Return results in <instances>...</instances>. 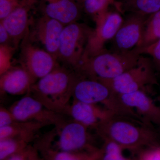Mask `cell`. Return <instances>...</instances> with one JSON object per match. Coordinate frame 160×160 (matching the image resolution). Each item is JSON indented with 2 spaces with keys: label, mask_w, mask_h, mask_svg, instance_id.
Returning <instances> with one entry per match:
<instances>
[{
  "label": "cell",
  "mask_w": 160,
  "mask_h": 160,
  "mask_svg": "<svg viewBox=\"0 0 160 160\" xmlns=\"http://www.w3.org/2000/svg\"><path fill=\"white\" fill-rule=\"evenodd\" d=\"M102 139L111 140L124 150L137 153L149 146L160 144V134L154 126L113 114L94 129Z\"/></svg>",
  "instance_id": "6da1fadb"
},
{
  "label": "cell",
  "mask_w": 160,
  "mask_h": 160,
  "mask_svg": "<svg viewBox=\"0 0 160 160\" xmlns=\"http://www.w3.org/2000/svg\"><path fill=\"white\" fill-rule=\"evenodd\" d=\"M80 77L58 66L35 83L29 92L49 110L67 114L69 99Z\"/></svg>",
  "instance_id": "7a4b0ae2"
},
{
  "label": "cell",
  "mask_w": 160,
  "mask_h": 160,
  "mask_svg": "<svg viewBox=\"0 0 160 160\" xmlns=\"http://www.w3.org/2000/svg\"><path fill=\"white\" fill-rule=\"evenodd\" d=\"M141 55L135 48L126 51L106 49L83 58L76 69L83 77L98 81L111 79L136 66Z\"/></svg>",
  "instance_id": "3957f363"
},
{
  "label": "cell",
  "mask_w": 160,
  "mask_h": 160,
  "mask_svg": "<svg viewBox=\"0 0 160 160\" xmlns=\"http://www.w3.org/2000/svg\"><path fill=\"white\" fill-rule=\"evenodd\" d=\"M156 72L151 58L141 55L136 66L114 78L99 81L114 94H127L139 90L145 91L147 86L158 85Z\"/></svg>",
  "instance_id": "277c9868"
},
{
  "label": "cell",
  "mask_w": 160,
  "mask_h": 160,
  "mask_svg": "<svg viewBox=\"0 0 160 160\" xmlns=\"http://www.w3.org/2000/svg\"><path fill=\"white\" fill-rule=\"evenodd\" d=\"M93 30L77 22L65 26L60 38L58 59L76 69L85 54Z\"/></svg>",
  "instance_id": "5b68a950"
},
{
  "label": "cell",
  "mask_w": 160,
  "mask_h": 160,
  "mask_svg": "<svg viewBox=\"0 0 160 160\" xmlns=\"http://www.w3.org/2000/svg\"><path fill=\"white\" fill-rule=\"evenodd\" d=\"M18 122H34L42 125L59 126L65 122L62 115L49 110L37 99L27 95L14 103L9 109Z\"/></svg>",
  "instance_id": "8992f818"
},
{
  "label": "cell",
  "mask_w": 160,
  "mask_h": 160,
  "mask_svg": "<svg viewBox=\"0 0 160 160\" xmlns=\"http://www.w3.org/2000/svg\"><path fill=\"white\" fill-rule=\"evenodd\" d=\"M93 20L96 27L89 37L82 59L97 54L106 49L105 44L113 39L124 18L117 10L110 11L109 9Z\"/></svg>",
  "instance_id": "52a82bcc"
},
{
  "label": "cell",
  "mask_w": 160,
  "mask_h": 160,
  "mask_svg": "<svg viewBox=\"0 0 160 160\" xmlns=\"http://www.w3.org/2000/svg\"><path fill=\"white\" fill-rule=\"evenodd\" d=\"M148 17L128 13L112 41L113 51H126L134 49L139 43Z\"/></svg>",
  "instance_id": "ba28073f"
},
{
  "label": "cell",
  "mask_w": 160,
  "mask_h": 160,
  "mask_svg": "<svg viewBox=\"0 0 160 160\" xmlns=\"http://www.w3.org/2000/svg\"><path fill=\"white\" fill-rule=\"evenodd\" d=\"M22 53L23 67L36 80L47 75L58 66L55 57L30 44L25 46Z\"/></svg>",
  "instance_id": "9c48e42d"
},
{
  "label": "cell",
  "mask_w": 160,
  "mask_h": 160,
  "mask_svg": "<svg viewBox=\"0 0 160 160\" xmlns=\"http://www.w3.org/2000/svg\"><path fill=\"white\" fill-rule=\"evenodd\" d=\"M118 95L123 104L133 109L146 124L160 127V106L156 105L146 92L139 90Z\"/></svg>",
  "instance_id": "30bf717a"
},
{
  "label": "cell",
  "mask_w": 160,
  "mask_h": 160,
  "mask_svg": "<svg viewBox=\"0 0 160 160\" xmlns=\"http://www.w3.org/2000/svg\"><path fill=\"white\" fill-rule=\"evenodd\" d=\"M58 135V144L62 151L71 152L84 149L89 145L90 135L88 127L73 120L64 122Z\"/></svg>",
  "instance_id": "8fae6325"
},
{
  "label": "cell",
  "mask_w": 160,
  "mask_h": 160,
  "mask_svg": "<svg viewBox=\"0 0 160 160\" xmlns=\"http://www.w3.org/2000/svg\"><path fill=\"white\" fill-rule=\"evenodd\" d=\"M111 94V90L102 82L80 76L75 84L72 97L74 100L82 102L103 104Z\"/></svg>",
  "instance_id": "7c38bea8"
},
{
  "label": "cell",
  "mask_w": 160,
  "mask_h": 160,
  "mask_svg": "<svg viewBox=\"0 0 160 160\" xmlns=\"http://www.w3.org/2000/svg\"><path fill=\"white\" fill-rule=\"evenodd\" d=\"M36 80L22 66L13 67L1 75L0 87L5 93L21 95L29 92Z\"/></svg>",
  "instance_id": "4fadbf2b"
},
{
  "label": "cell",
  "mask_w": 160,
  "mask_h": 160,
  "mask_svg": "<svg viewBox=\"0 0 160 160\" xmlns=\"http://www.w3.org/2000/svg\"><path fill=\"white\" fill-rule=\"evenodd\" d=\"M67 114L74 121L89 128H95L102 122L114 114L109 109L102 108L97 104H88L74 100L69 106Z\"/></svg>",
  "instance_id": "5bb4252c"
},
{
  "label": "cell",
  "mask_w": 160,
  "mask_h": 160,
  "mask_svg": "<svg viewBox=\"0 0 160 160\" xmlns=\"http://www.w3.org/2000/svg\"><path fill=\"white\" fill-rule=\"evenodd\" d=\"M64 27L58 21L45 15L38 21L36 27L38 39L45 50L57 59L60 38Z\"/></svg>",
  "instance_id": "9a60e30c"
},
{
  "label": "cell",
  "mask_w": 160,
  "mask_h": 160,
  "mask_svg": "<svg viewBox=\"0 0 160 160\" xmlns=\"http://www.w3.org/2000/svg\"><path fill=\"white\" fill-rule=\"evenodd\" d=\"M82 10L81 4L76 0H47L45 16L66 26L77 22Z\"/></svg>",
  "instance_id": "2e32d148"
},
{
  "label": "cell",
  "mask_w": 160,
  "mask_h": 160,
  "mask_svg": "<svg viewBox=\"0 0 160 160\" xmlns=\"http://www.w3.org/2000/svg\"><path fill=\"white\" fill-rule=\"evenodd\" d=\"M35 0H23L22 4L1 23L6 28L16 45L27 31L29 23V13Z\"/></svg>",
  "instance_id": "e0dca14e"
},
{
  "label": "cell",
  "mask_w": 160,
  "mask_h": 160,
  "mask_svg": "<svg viewBox=\"0 0 160 160\" xmlns=\"http://www.w3.org/2000/svg\"><path fill=\"white\" fill-rule=\"evenodd\" d=\"M114 6L122 14L135 13L149 17L160 10V0H116Z\"/></svg>",
  "instance_id": "ac0fdd59"
},
{
  "label": "cell",
  "mask_w": 160,
  "mask_h": 160,
  "mask_svg": "<svg viewBox=\"0 0 160 160\" xmlns=\"http://www.w3.org/2000/svg\"><path fill=\"white\" fill-rule=\"evenodd\" d=\"M43 126L37 122H16L10 126L0 128V140L18 138L28 142Z\"/></svg>",
  "instance_id": "d6986e66"
},
{
  "label": "cell",
  "mask_w": 160,
  "mask_h": 160,
  "mask_svg": "<svg viewBox=\"0 0 160 160\" xmlns=\"http://www.w3.org/2000/svg\"><path fill=\"white\" fill-rule=\"evenodd\" d=\"M160 39V10L147 18L142 39L135 48L142 49Z\"/></svg>",
  "instance_id": "ffe728a7"
},
{
  "label": "cell",
  "mask_w": 160,
  "mask_h": 160,
  "mask_svg": "<svg viewBox=\"0 0 160 160\" xmlns=\"http://www.w3.org/2000/svg\"><path fill=\"white\" fill-rule=\"evenodd\" d=\"M102 149L95 153V160H132L123 154L124 149L118 143L111 140L103 139Z\"/></svg>",
  "instance_id": "44dd1931"
},
{
  "label": "cell",
  "mask_w": 160,
  "mask_h": 160,
  "mask_svg": "<svg viewBox=\"0 0 160 160\" xmlns=\"http://www.w3.org/2000/svg\"><path fill=\"white\" fill-rule=\"evenodd\" d=\"M116 0H82L83 10L94 19L109 9V6H114Z\"/></svg>",
  "instance_id": "7402d4cb"
},
{
  "label": "cell",
  "mask_w": 160,
  "mask_h": 160,
  "mask_svg": "<svg viewBox=\"0 0 160 160\" xmlns=\"http://www.w3.org/2000/svg\"><path fill=\"white\" fill-rule=\"evenodd\" d=\"M27 141L18 138H8L0 140V160H4L17 151Z\"/></svg>",
  "instance_id": "603a6c76"
},
{
  "label": "cell",
  "mask_w": 160,
  "mask_h": 160,
  "mask_svg": "<svg viewBox=\"0 0 160 160\" xmlns=\"http://www.w3.org/2000/svg\"><path fill=\"white\" fill-rule=\"evenodd\" d=\"M135 49L141 55L147 54L151 57L156 71L160 72V39L145 48Z\"/></svg>",
  "instance_id": "cb8c5ba5"
},
{
  "label": "cell",
  "mask_w": 160,
  "mask_h": 160,
  "mask_svg": "<svg viewBox=\"0 0 160 160\" xmlns=\"http://www.w3.org/2000/svg\"><path fill=\"white\" fill-rule=\"evenodd\" d=\"M135 160H160V144L141 149L136 153Z\"/></svg>",
  "instance_id": "d4e9b609"
},
{
  "label": "cell",
  "mask_w": 160,
  "mask_h": 160,
  "mask_svg": "<svg viewBox=\"0 0 160 160\" xmlns=\"http://www.w3.org/2000/svg\"><path fill=\"white\" fill-rule=\"evenodd\" d=\"M23 0H0V20L4 19L21 5Z\"/></svg>",
  "instance_id": "484cf974"
},
{
  "label": "cell",
  "mask_w": 160,
  "mask_h": 160,
  "mask_svg": "<svg viewBox=\"0 0 160 160\" xmlns=\"http://www.w3.org/2000/svg\"><path fill=\"white\" fill-rule=\"evenodd\" d=\"M17 122L10 110L1 107L0 109V128L10 126Z\"/></svg>",
  "instance_id": "4316f807"
},
{
  "label": "cell",
  "mask_w": 160,
  "mask_h": 160,
  "mask_svg": "<svg viewBox=\"0 0 160 160\" xmlns=\"http://www.w3.org/2000/svg\"><path fill=\"white\" fill-rule=\"evenodd\" d=\"M53 160H94L93 155L91 157L78 156L67 152H58L54 156Z\"/></svg>",
  "instance_id": "83f0119b"
},
{
  "label": "cell",
  "mask_w": 160,
  "mask_h": 160,
  "mask_svg": "<svg viewBox=\"0 0 160 160\" xmlns=\"http://www.w3.org/2000/svg\"><path fill=\"white\" fill-rule=\"evenodd\" d=\"M11 38L6 28L4 26L0 23V43L2 46L6 45V43L9 41V39Z\"/></svg>",
  "instance_id": "f1b7e54d"
},
{
  "label": "cell",
  "mask_w": 160,
  "mask_h": 160,
  "mask_svg": "<svg viewBox=\"0 0 160 160\" xmlns=\"http://www.w3.org/2000/svg\"><path fill=\"white\" fill-rule=\"evenodd\" d=\"M7 159V160H25L23 156L20 154L12 155Z\"/></svg>",
  "instance_id": "f546056e"
},
{
  "label": "cell",
  "mask_w": 160,
  "mask_h": 160,
  "mask_svg": "<svg viewBox=\"0 0 160 160\" xmlns=\"http://www.w3.org/2000/svg\"><path fill=\"white\" fill-rule=\"evenodd\" d=\"M158 131L159 132V133L160 134V127H158Z\"/></svg>",
  "instance_id": "4dcf8cb0"
},
{
  "label": "cell",
  "mask_w": 160,
  "mask_h": 160,
  "mask_svg": "<svg viewBox=\"0 0 160 160\" xmlns=\"http://www.w3.org/2000/svg\"><path fill=\"white\" fill-rule=\"evenodd\" d=\"M78 2L80 3L81 2V1H82V0H78ZM80 4H81V3H80Z\"/></svg>",
  "instance_id": "1f68e13d"
},
{
  "label": "cell",
  "mask_w": 160,
  "mask_h": 160,
  "mask_svg": "<svg viewBox=\"0 0 160 160\" xmlns=\"http://www.w3.org/2000/svg\"><path fill=\"white\" fill-rule=\"evenodd\" d=\"M159 101H160V88Z\"/></svg>",
  "instance_id": "d6a6232c"
}]
</instances>
